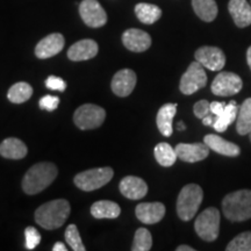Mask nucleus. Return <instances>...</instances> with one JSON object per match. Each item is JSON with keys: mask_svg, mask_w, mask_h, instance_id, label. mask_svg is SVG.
Segmentation results:
<instances>
[{"mask_svg": "<svg viewBox=\"0 0 251 251\" xmlns=\"http://www.w3.org/2000/svg\"><path fill=\"white\" fill-rule=\"evenodd\" d=\"M202 124L205 126H213V124H214V119H213V117L211 114H208L207 117L202 118Z\"/></svg>", "mask_w": 251, "mask_h": 251, "instance_id": "nucleus-39", "label": "nucleus"}, {"mask_svg": "<svg viewBox=\"0 0 251 251\" xmlns=\"http://www.w3.org/2000/svg\"><path fill=\"white\" fill-rule=\"evenodd\" d=\"M67 250H68V248L65 247V244L62 242L55 243V246L52 247V251H67Z\"/></svg>", "mask_w": 251, "mask_h": 251, "instance_id": "nucleus-38", "label": "nucleus"}, {"mask_svg": "<svg viewBox=\"0 0 251 251\" xmlns=\"http://www.w3.org/2000/svg\"><path fill=\"white\" fill-rule=\"evenodd\" d=\"M238 113V106L236 101H230L226 105L225 112L222 113L221 115L218 118H215L214 124H213V127L216 131L219 133H224V131L227 130V128L230 126L233 122L236 120Z\"/></svg>", "mask_w": 251, "mask_h": 251, "instance_id": "nucleus-25", "label": "nucleus"}, {"mask_svg": "<svg viewBox=\"0 0 251 251\" xmlns=\"http://www.w3.org/2000/svg\"><path fill=\"white\" fill-rule=\"evenodd\" d=\"M247 61H248V65L250 67V70H251V47L248 48V51H247Z\"/></svg>", "mask_w": 251, "mask_h": 251, "instance_id": "nucleus-41", "label": "nucleus"}, {"mask_svg": "<svg viewBox=\"0 0 251 251\" xmlns=\"http://www.w3.org/2000/svg\"><path fill=\"white\" fill-rule=\"evenodd\" d=\"M152 246V237L148 229L139 228L135 233L133 247V251H148L151 249Z\"/></svg>", "mask_w": 251, "mask_h": 251, "instance_id": "nucleus-30", "label": "nucleus"}, {"mask_svg": "<svg viewBox=\"0 0 251 251\" xmlns=\"http://www.w3.org/2000/svg\"><path fill=\"white\" fill-rule=\"evenodd\" d=\"M153 153H155L156 161L162 166H165V168L174 165L178 157L176 150L172 148L170 144L165 142L157 144L155 149H153Z\"/></svg>", "mask_w": 251, "mask_h": 251, "instance_id": "nucleus-28", "label": "nucleus"}, {"mask_svg": "<svg viewBox=\"0 0 251 251\" xmlns=\"http://www.w3.org/2000/svg\"><path fill=\"white\" fill-rule=\"evenodd\" d=\"M243 81L234 72H220L213 80L211 90L215 96L230 97L242 90Z\"/></svg>", "mask_w": 251, "mask_h": 251, "instance_id": "nucleus-9", "label": "nucleus"}, {"mask_svg": "<svg viewBox=\"0 0 251 251\" xmlns=\"http://www.w3.org/2000/svg\"><path fill=\"white\" fill-rule=\"evenodd\" d=\"M57 172V168L52 163L45 162L33 165L23 179L25 193L33 196L46 190L56 179Z\"/></svg>", "mask_w": 251, "mask_h": 251, "instance_id": "nucleus-2", "label": "nucleus"}, {"mask_svg": "<svg viewBox=\"0 0 251 251\" xmlns=\"http://www.w3.org/2000/svg\"><path fill=\"white\" fill-rule=\"evenodd\" d=\"M176 153L178 158L186 163L203 161L209 155L208 146L203 143H179L176 146Z\"/></svg>", "mask_w": 251, "mask_h": 251, "instance_id": "nucleus-12", "label": "nucleus"}, {"mask_svg": "<svg viewBox=\"0 0 251 251\" xmlns=\"http://www.w3.org/2000/svg\"><path fill=\"white\" fill-rule=\"evenodd\" d=\"M236 130L237 133L243 135L250 134L251 131V98H248L243 101L242 105L238 107V113L236 118Z\"/></svg>", "mask_w": 251, "mask_h": 251, "instance_id": "nucleus-27", "label": "nucleus"}, {"mask_svg": "<svg viewBox=\"0 0 251 251\" xmlns=\"http://www.w3.org/2000/svg\"><path fill=\"white\" fill-rule=\"evenodd\" d=\"M226 105H227V103L224 102V101H222V102H220V101L211 102V113L213 115H215L216 118L220 117V115H221L222 113L225 112Z\"/></svg>", "mask_w": 251, "mask_h": 251, "instance_id": "nucleus-37", "label": "nucleus"}, {"mask_svg": "<svg viewBox=\"0 0 251 251\" xmlns=\"http://www.w3.org/2000/svg\"><path fill=\"white\" fill-rule=\"evenodd\" d=\"M136 74L130 69H122L112 79V91L119 97H127L136 86Z\"/></svg>", "mask_w": 251, "mask_h": 251, "instance_id": "nucleus-13", "label": "nucleus"}, {"mask_svg": "<svg viewBox=\"0 0 251 251\" xmlns=\"http://www.w3.org/2000/svg\"><path fill=\"white\" fill-rule=\"evenodd\" d=\"M114 175L112 168H97L91 169L78 174L75 177V184L78 188L85 192L98 190L108 184Z\"/></svg>", "mask_w": 251, "mask_h": 251, "instance_id": "nucleus-6", "label": "nucleus"}, {"mask_svg": "<svg viewBox=\"0 0 251 251\" xmlns=\"http://www.w3.org/2000/svg\"><path fill=\"white\" fill-rule=\"evenodd\" d=\"M203 199L202 188L197 184H188L181 188L177 200V213L183 221H190L197 214Z\"/></svg>", "mask_w": 251, "mask_h": 251, "instance_id": "nucleus-4", "label": "nucleus"}, {"mask_svg": "<svg viewBox=\"0 0 251 251\" xmlns=\"http://www.w3.org/2000/svg\"><path fill=\"white\" fill-rule=\"evenodd\" d=\"M105 118L106 112L102 107L92 105V103H86L77 108L74 115V121L79 129L86 130L100 127L105 121Z\"/></svg>", "mask_w": 251, "mask_h": 251, "instance_id": "nucleus-7", "label": "nucleus"}, {"mask_svg": "<svg viewBox=\"0 0 251 251\" xmlns=\"http://www.w3.org/2000/svg\"><path fill=\"white\" fill-rule=\"evenodd\" d=\"M46 86L47 89L52 90V91H59V92H64L67 89V84L62 78L56 77V76H49L46 80Z\"/></svg>", "mask_w": 251, "mask_h": 251, "instance_id": "nucleus-35", "label": "nucleus"}, {"mask_svg": "<svg viewBox=\"0 0 251 251\" xmlns=\"http://www.w3.org/2000/svg\"><path fill=\"white\" fill-rule=\"evenodd\" d=\"M120 213V206L109 200L97 201L91 207V214L96 219H117Z\"/></svg>", "mask_w": 251, "mask_h": 251, "instance_id": "nucleus-23", "label": "nucleus"}, {"mask_svg": "<svg viewBox=\"0 0 251 251\" xmlns=\"http://www.w3.org/2000/svg\"><path fill=\"white\" fill-rule=\"evenodd\" d=\"M79 13L89 27L99 28L107 23V14L97 0H83L79 5Z\"/></svg>", "mask_w": 251, "mask_h": 251, "instance_id": "nucleus-10", "label": "nucleus"}, {"mask_svg": "<svg viewBox=\"0 0 251 251\" xmlns=\"http://www.w3.org/2000/svg\"><path fill=\"white\" fill-rule=\"evenodd\" d=\"M135 214L142 224L155 225L164 218L165 206L162 202H142L137 205Z\"/></svg>", "mask_w": 251, "mask_h": 251, "instance_id": "nucleus-16", "label": "nucleus"}, {"mask_svg": "<svg viewBox=\"0 0 251 251\" xmlns=\"http://www.w3.org/2000/svg\"><path fill=\"white\" fill-rule=\"evenodd\" d=\"M40 108L46 109L48 112L55 111L59 105V98L54 96H45L40 100Z\"/></svg>", "mask_w": 251, "mask_h": 251, "instance_id": "nucleus-34", "label": "nucleus"}, {"mask_svg": "<svg viewBox=\"0 0 251 251\" xmlns=\"http://www.w3.org/2000/svg\"><path fill=\"white\" fill-rule=\"evenodd\" d=\"M249 135H250V141H251V131H250V134H249Z\"/></svg>", "mask_w": 251, "mask_h": 251, "instance_id": "nucleus-43", "label": "nucleus"}, {"mask_svg": "<svg viewBox=\"0 0 251 251\" xmlns=\"http://www.w3.org/2000/svg\"><path fill=\"white\" fill-rule=\"evenodd\" d=\"M206 84L207 75L203 70V67L198 61H194L191 63L186 72L181 76L179 89L181 93L190 96L205 87Z\"/></svg>", "mask_w": 251, "mask_h": 251, "instance_id": "nucleus-8", "label": "nucleus"}, {"mask_svg": "<svg viewBox=\"0 0 251 251\" xmlns=\"http://www.w3.org/2000/svg\"><path fill=\"white\" fill-rule=\"evenodd\" d=\"M65 240L69 247H71L72 250L75 251H85V247H84L81 238L79 235V231L76 227V225H70L65 230Z\"/></svg>", "mask_w": 251, "mask_h": 251, "instance_id": "nucleus-32", "label": "nucleus"}, {"mask_svg": "<svg viewBox=\"0 0 251 251\" xmlns=\"http://www.w3.org/2000/svg\"><path fill=\"white\" fill-rule=\"evenodd\" d=\"M196 14L205 23H212L218 15V5L215 0H192Z\"/></svg>", "mask_w": 251, "mask_h": 251, "instance_id": "nucleus-24", "label": "nucleus"}, {"mask_svg": "<svg viewBox=\"0 0 251 251\" xmlns=\"http://www.w3.org/2000/svg\"><path fill=\"white\" fill-rule=\"evenodd\" d=\"M64 48V37L59 33H52L37 43L35 55L37 58L46 59L57 55Z\"/></svg>", "mask_w": 251, "mask_h": 251, "instance_id": "nucleus-15", "label": "nucleus"}, {"mask_svg": "<svg viewBox=\"0 0 251 251\" xmlns=\"http://www.w3.org/2000/svg\"><path fill=\"white\" fill-rule=\"evenodd\" d=\"M229 13L235 25L240 28L251 25V6L247 0H230L228 4Z\"/></svg>", "mask_w": 251, "mask_h": 251, "instance_id": "nucleus-20", "label": "nucleus"}, {"mask_svg": "<svg viewBox=\"0 0 251 251\" xmlns=\"http://www.w3.org/2000/svg\"><path fill=\"white\" fill-rule=\"evenodd\" d=\"M70 212V203L65 199L51 200L36 209L35 221L37 225L48 230L57 229L65 224Z\"/></svg>", "mask_w": 251, "mask_h": 251, "instance_id": "nucleus-1", "label": "nucleus"}, {"mask_svg": "<svg viewBox=\"0 0 251 251\" xmlns=\"http://www.w3.org/2000/svg\"><path fill=\"white\" fill-rule=\"evenodd\" d=\"M28 152L26 144L23 141L8 137L0 144V155L8 159H21L26 157Z\"/></svg>", "mask_w": 251, "mask_h": 251, "instance_id": "nucleus-22", "label": "nucleus"}, {"mask_svg": "<svg viewBox=\"0 0 251 251\" xmlns=\"http://www.w3.org/2000/svg\"><path fill=\"white\" fill-rule=\"evenodd\" d=\"M203 142L208 146L209 149L220 153V155L236 157L241 153V149L237 144L229 142V141L222 139V137L219 136V135H214V134L206 135L205 139H203Z\"/></svg>", "mask_w": 251, "mask_h": 251, "instance_id": "nucleus-19", "label": "nucleus"}, {"mask_svg": "<svg viewBox=\"0 0 251 251\" xmlns=\"http://www.w3.org/2000/svg\"><path fill=\"white\" fill-rule=\"evenodd\" d=\"M120 192L122 196L130 200L142 199L148 193V185L142 178L127 176L120 181Z\"/></svg>", "mask_w": 251, "mask_h": 251, "instance_id": "nucleus-17", "label": "nucleus"}, {"mask_svg": "<svg viewBox=\"0 0 251 251\" xmlns=\"http://www.w3.org/2000/svg\"><path fill=\"white\" fill-rule=\"evenodd\" d=\"M185 128H186V127H185V125L183 124V122H178V126H177V129L178 130H184L185 129Z\"/></svg>", "mask_w": 251, "mask_h": 251, "instance_id": "nucleus-42", "label": "nucleus"}, {"mask_svg": "<svg viewBox=\"0 0 251 251\" xmlns=\"http://www.w3.org/2000/svg\"><path fill=\"white\" fill-rule=\"evenodd\" d=\"M198 236L206 242H213L220 233V212L215 207H208L201 212L194 224Z\"/></svg>", "mask_w": 251, "mask_h": 251, "instance_id": "nucleus-5", "label": "nucleus"}, {"mask_svg": "<svg viewBox=\"0 0 251 251\" xmlns=\"http://www.w3.org/2000/svg\"><path fill=\"white\" fill-rule=\"evenodd\" d=\"M31 94H33V89L29 84L25 83V81H19L8 90L7 98L13 103H23L29 100Z\"/></svg>", "mask_w": 251, "mask_h": 251, "instance_id": "nucleus-29", "label": "nucleus"}, {"mask_svg": "<svg viewBox=\"0 0 251 251\" xmlns=\"http://www.w3.org/2000/svg\"><path fill=\"white\" fill-rule=\"evenodd\" d=\"M176 113H177V103H165L157 113V127H158L161 134L166 137L171 136L172 131H174L172 121H174Z\"/></svg>", "mask_w": 251, "mask_h": 251, "instance_id": "nucleus-21", "label": "nucleus"}, {"mask_svg": "<svg viewBox=\"0 0 251 251\" xmlns=\"http://www.w3.org/2000/svg\"><path fill=\"white\" fill-rule=\"evenodd\" d=\"M135 13L142 24L152 25L162 17V9L158 6L152 4L141 2L135 6Z\"/></svg>", "mask_w": 251, "mask_h": 251, "instance_id": "nucleus-26", "label": "nucleus"}, {"mask_svg": "<svg viewBox=\"0 0 251 251\" xmlns=\"http://www.w3.org/2000/svg\"><path fill=\"white\" fill-rule=\"evenodd\" d=\"M122 42L128 50L134 52L146 51L151 46V37L144 30L131 28L127 29L122 35Z\"/></svg>", "mask_w": 251, "mask_h": 251, "instance_id": "nucleus-14", "label": "nucleus"}, {"mask_svg": "<svg viewBox=\"0 0 251 251\" xmlns=\"http://www.w3.org/2000/svg\"><path fill=\"white\" fill-rule=\"evenodd\" d=\"M227 251H251V231H244L237 235L228 243Z\"/></svg>", "mask_w": 251, "mask_h": 251, "instance_id": "nucleus-31", "label": "nucleus"}, {"mask_svg": "<svg viewBox=\"0 0 251 251\" xmlns=\"http://www.w3.org/2000/svg\"><path fill=\"white\" fill-rule=\"evenodd\" d=\"M99 51V47L96 41L86 39L80 40L70 47L68 50V57L74 62L87 61L96 57Z\"/></svg>", "mask_w": 251, "mask_h": 251, "instance_id": "nucleus-18", "label": "nucleus"}, {"mask_svg": "<svg viewBox=\"0 0 251 251\" xmlns=\"http://www.w3.org/2000/svg\"><path fill=\"white\" fill-rule=\"evenodd\" d=\"M25 236H26V248L28 250L35 249L41 242V235L34 227H27L25 230Z\"/></svg>", "mask_w": 251, "mask_h": 251, "instance_id": "nucleus-33", "label": "nucleus"}, {"mask_svg": "<svg viewBox=\"0 0 251 251\" xmlns=\"http://www.w3.org/2000/svg\"><path fill=\"white\" fill-rule=\"evenodd\" d=\"M177 251H194V249L190 246H179L177 248Z\"/></svg>", "mask_w": 251, "mask_h": 251, "instance_id": "nucleus-40", "label": "nucleus"}, {"mask_svg": "<svg viewBox=\"0 0 251 251\" xmlns=\"http://www.w3.org/2000/svg\"><path fill=\"white\" fill-rule=\"evenodd\" d=\"M194 57L203 68L211 71L222 70L226 64V56L218 47H201L197 50Z\"/></svg>", "mask_w": 251, "mask_h": 251, "instance_id": "nucleus-11", "label": "nucleus"}, {"mask_svg": "<svg viewBox=\"0 0 251 251\" xmlns=\"http://www.w3.org/2000/svg\"><path fill=\"white\" fill-rule=\"evenodd\" d=\"M222 212L229 221L241 222L251 218V191L229 193L222 200Z\"/></svg>", "mask_w": 251, "mask_h": 251, "instance_id": "nucleus-3", "label": "nucleus"}, {"mask_svg": "<svg viewBox=\"0 0 251 251\" xmlns=\"http://www.w3.org/2000/svg\"><path fill=\"white\" fill-rule=\"evenodd\" d=\"M193 112L197 118H205L211 113V103L207 101V100H200V101H198L196 105H194Z\"/></svg>", "mask_w": 251, "mask_h": 251, "instance_id": "nucleus-36", "label": "nucleus"}]
</instances>
